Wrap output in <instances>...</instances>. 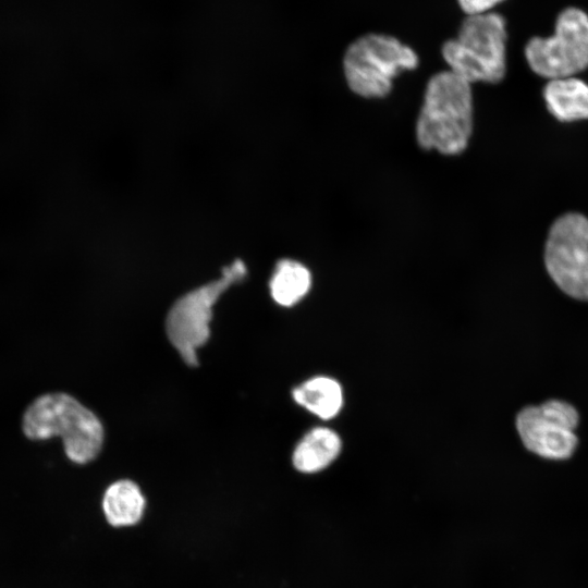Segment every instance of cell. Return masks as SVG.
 <instances>
[{"label": "cell", "instance_id": "6", "mask_svg": "<svg viewBox=\"0 0 588 588\" xmlns=\"http://www.w3.org/2000/svg\"><path fill=\"white\" fill-rule=\"evenodd\" d=\"M529 68L548 79L574 76L588 68V15L578 8L564 9L554 33L532 37L525 46Z\"/></svg>", "mask_w": 588, "mask_h": 588}, {"label": "cell", "instance_id": "1", "mask_svg": "<svg viewBox=\"0 0 588 588\" xmlns=\"http://www.w3.org/2000/svg\"><path fill=\"white\" fill-rule=\"evenodd\" d=\"M473 131L470 83L451 70L436 73L427 83L416 123V138L426 150L458 155Z\"/></svg>", "mask_w": 588, "mask_h": 588}, {"label": "cell", "instance_id": "2", "mask_svg": "<svg viewBox=\"0 0 588 588\" xmlns=\"http://www.w3.org/2000/svg\"><path fill=\"white\" fill-rule=\"evenodd\" d=\"M22 429L32 440L61 437L66 456L76 464L95 460L103 443V427L99 418L63 392L37 397L23 415Z\"/></svg>", "mask_w": 588, "mask_h": 588}, {"label": "cell", "instance_id": "4", "mask_svg": "<svg viewBox=\"0 0 588 588\" xmlns=\"http://www.w3.org/2000/svg\"><path fill=\"white\" fill-rule=\"evenodd\" d=\"M418 65L416 52L397 38L367 34L353 41L343 58L348 87L364 98H382L392 89L393 78Z\"/></svg>", "mask_w": 588, "mask_h": 588}, {"label": "cell", "instance_id": "8", "mask_svg": "<svg viewBox=\"0 0 588 588\" xmlns=\"http://www.w3.org/2000/svg\"><path fill=\"white\" fill-rule=\"evenodd\" d=\"M578 420L573 405L550 400L522 409L516 417V429L530 452L549 460H565L577 446L574 430Z\"/></svg>", "mask_w": 588, "mask_h": 588}, {"label": "cell", "instance_id": "7", "mask_svg": "<svg viewBox=\"0 0 588 588\" xmlns=\"http://www.w3.org/2000/svg\"><path fill=\"white\" fill-rule=\"evenodd\" d=\"M546 268L568 296L588 301V219L566 213L552 224L544 249Z\"/></svg>", "mask_w": 588, "mask_h": 588}, {"label": "cell", "instance_id": "14", "mask_svg": "<svg viewBox=\"0 0 588 588\" xmlns=\"http://www.w3.org/2000/svg\"><path fill=\"white\" fill-rule=\"evenodd\" d=\"M461 9L467 15L487 13L498 3L504 0H457Z\"/></svg>", "mask_w": 588, "mask_h": 588}, {"label": "cell", "instance_id": "9", "mask_svg": "<svg viewBox=\"0 0 588 588\" xmlns=\"http://www.w3.org/2000/svg\"><path fill=\"white\" fill-rule=\"evenodd\" d=\"M543 98L548 110L562 122L588 119V85L575 76L549 79Z\"/></svg>", "mask_w": 588, "mask_h": 588}, {"label": "cell", "instance_id": "13", "mask_svg": "<svg viewBox=\"0 0 588 588\" xmlns=\"http://www.w3.org/2000/svg\"><path fill=\"white\" fill-rule=\"evenodd\" d=\"M310 285L311 274L307 267L289 258L278 261L269 283L272 298L284 307L299 302Z\"/></svg>", "mask_w": 588, "mask_h": 588}, {"label": "cell", "instance_id": "10", "mask_svg": "<svg viewBox=\"0 0 588 588\" xmlns=\"http://www.w3.org/2000/svg\"><path fill=\"white\" fill-rule=\"evenodd\" d=\"M341 439L330 428L317 427L297 443L292 462L304 474L318 473L328 467L341 452Z\"/></svg>", "mask_w": 588, "mask_h": 588}, {"label": "cell", "instance_id": "11", "mask_svg": "<svg viewBox=\"0 0 588 588\" xmlns=\"http://www.w3.org/2000/svg\"><path fill=\"white\" fill-rule=\"evenodd\" d=\"M146 501L139 487L128 479L111 483L102 498V510L107 522L113 527L137 524L143 517Z\"/></svg>", "mask_w": 588, "mask_h": 588}, {"label": "cell", "instance_id": "3", "mask_svg": "<svg viewBox=\"0 0 588 588\" xmlns=\"http://www.w3.org/2000/svg\"><path fill=\"white\" fill-rule=\"evenodd\" d=\"M449 70L468 83H499L506 71V23L494 12L468 15L457 37L444 42Z\"/></svg>", "mask_w": 588, "mask_h": 588}, {"label": "cell", "instance_id": "12", "mask_svg": "<svg viewBox=\"0 0 588 588\" xmlns=\"http://www.w3.org/2000/svg\"><path fill=\"white\" fill-rule=\"evenodd\" d=\"M294 401L321 419L333 418L343 404L341 384L329 377H314L292 391Z\"/></svg>", "mask_w": 588, "mask_h": 588}, {"label": "cell", "instance_id": "5", "mask_svg": "<svg viewBox=\"0 0 588 588\" xmlns=\"http://www.w3.org/2000/svg\"><path fill=\"white\" fill-rule=\"evenodd\" d=\"M246 274L245 264L236 259L222 269L219 279L184 294L170 308L166 321L167 334L188 366L198 365L197 350L209 339L215 304Z\"/></svg>", "mask_w": 588, "mask_h": 588}]
</instances>
